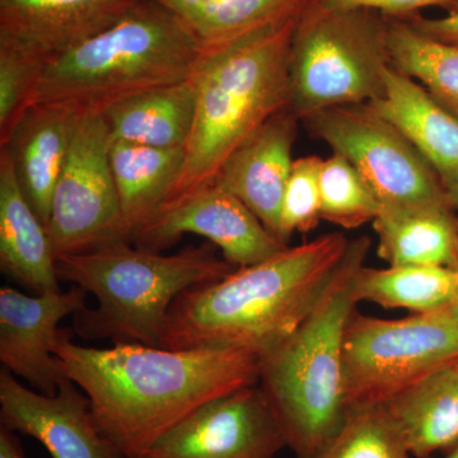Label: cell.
<instances>
[{
  "mask_svg": "<svg viewBox=\"0 0 458 458\" xmlns=\"http://www.w3.org/2000/svg\"><path fill=\"white\" fill-rule=\"evenodd\" d=\"M406 21L421 35L458 47V8L450 12L445 17L414 16Z\"/></svg>",
  "mask_w": 458,
  "mask_h": 458,
  "instance_id": "cell-32",
  "label": "cell"
},
{
  "mask_svg": "<svg viewBox=\"0 0 458 458\" xmlns=\"http://www.w3.org/2000/svg\"><path fill=\"white\" fill-rule=\"evenodd\" d=\"M319 2L331 7L376 12L394 20H409L418 16V12L427 7H443L450 9V12L458 8V0H319Z\"/></svg>",
  "mask_w": 458,
  "mask_h": 458,
  "instance_id": "cell-31",
  "label": "cell"
},
{
  "mask_svg": "<svg viewBox=\"0 0 458 458\" xmlns=\"http://www.w3.org/2000/svg\"><path fill=\"white\" fill-rule=\"evenodd\" d=\"M454 269L456 270L457 276H458V259L456 261V264H454ZM448 309L451 310V312L454 313V318L458 319V280H457V286H456V292H454V300H452V302L450 304V307Z\"/></svg>",
  "mask_w": 458,
  "mask_h": 458,
  "instance_id": "cell-35",
  "label": "cell"
},
{
  "mask_svg": "<svg viewBox=\"0 0 458 458\" xmlns=\"http://www.w3.org/2000/svg\"><path fill=\"white\" fill-rule=\"evenodd\" d=\"M447 197L450 199L452 207L458 216V167L456 170L448 174L445 179L442 180Z\"/></svg>",
  "mask_w": 458,
  "mask_h": 458,
  "instance_id": "cell-34",
  "label": "cell"
},
{
  "mask_svg": "<svg viewBox=\"0 0 458 458\" xmlns=\"http://www.w3.org/2000/svg\"><path fill=\"white\" fill-rule=\"evenodd\" d=\"M198 90L194 80L147 90L104 114L111 140L140 146L185 148L194 126Z\"/></svg>",
  "mask_w": 458,
  "mask_h": 458,
  "instance_id": "cell-22",
  "label": "cell"
},
{
  "mask_svg": "<svg viewBox=\"0 0 458 458\" xmlns=\"http://www.w3.org/2000/svg\"><path fill=\"white\" fill-rule=\"evenodd\" d=\"M104 114H83L57 180L47 229L55 259L128 242Z\"/></svg>",
  "mask_w": 458,
  "mask_h": 458,
  "instance_id": "cell-10",
  "label": "cell"
},
{
  "mask_svg": "<svg viewBox=\"0 0 458 458\" xmlns=\"http://www.w3.org/2000/svg\"><path fill=\"white\" fill-rule=\"evenodd\" d=\"M372 241H351L345 258L309 318L291 336L260 357L264 391L286 447L312 458L339 432L348 415L344 396L343 346L346 325L357 310L355 276Z\"/></svg>",
  "mask_w": 458,
  "mask_h": 458,
  "instance_id": "cell-4",
  "label": "cell"
},
{
  "mask_svg": "<svg viewBox=\"0 0 458 458\" xmlns=\"http://www.w3.org/2000/svg\"><path fill=\"white\" fill-rule=\"evenodd\" d=\"M454 267L397 265L358 270L354 282L357 302L378 304L387 310L411 313L441 311L450 307L457 286Z\"/></svg>",
  "mask_w": 458,
  "mask_h": 458,
  "instance_id": "cell-25",
  "label": "cell"
},
{
  "mask_svg": "<svg viewBox=\"0 0 458 458\" xmlns=\"http://www.w3.org/2000/svg\"><path fill=\"white\" fill-rule=\"evenodd\" d=\"M387 20L391 66L423 84L458 117V47L421 35L406 20Z\"/></svg>",
  "mask_w": 458,
  "mask_h": 458,
  "instance_id": "cell-26",
  "label": "cell"
},
{
  "mask_svg": "<svg viewBox=\"0 0 458 458\" xmlns=\"http://www.w3.org/2000/svg\"><path fill=\"white\" fill-rule=\"evenodd\" d=\"M384 408L412 458H432L458 445V364L436 370Z\"/></svg>",
  "mask_w": 458,
  "mask_h": 458,
  "instance_id": "cell-21",
  "label": "cell"
},
{
  "mask_svg": "<svg viewBox=\"0 0 458 458\" xmlns=\"http://www.w3.org/2000/svg\"><path fill=\"white\" fill-rule=\"evenodd\" d=\"M300 122L291 108L274 114L228 157L214 180L240 199L278 240L280 209L294 162L292 150Z\"/></svg>",
  "mask_w": 458,
  "mask_h": 458,
  "instance_id": "cell-16",
  "label": "cell"
},
{
  "mask_svg": "<svg viewBox=\"0 0 458 458\" xmlns=\"http://www.w3.org/2000/svg\"><path fill=\"white\" fill-rule=\"evenodd\" d=\"M83 114L60 104L32 105L0 150L7 153L18 185L45 225L50 218L57 180Z\"/></svg>",
  "mask_w": 458,
  "mask_h": 458,
  "instance_id": "cell-17",
  "label": "cell"
},
{
  "mask_svg": "<svg viewBox=\"0 0 458 458\" xmlns=\"http://www.w3.org/2000/svg\"><path fill=\"white\" fill-rule=\"evenodd\" d=\"M319 200L321 218L343 229L373 223L381 212L379 201L360 172L337 153L322 162Z\"/></svg>",
  "mask_w": 458,
  "mask_h": 458,
  "instance_id": "cell-27",
  "label": "cell"
},
{
  "mask_svg": "<svg viewBox=\"0 0 458 458\" xmlns=\"http://www.w3.org/2000/svg\"><path fill=\"white\" fill-rule=\"evenodd\" d=\"M324 159L307 156L294 159L280 209L279 240L288 245L295 233L318 227L321 218L319 171Z\"/></svg>",
  "mask_w": 458,
  "mask_h": 458,
  "instance_id": "cell-29",
  "label": "cell"
},
{
  "mask_svg": "<svg viewBox=\"0 0 458 458\" xmlns=\"http://www.w3.org/2000/svg\"><path fill=\"white\" fill-rule=\"evenodd\" d=\"M174 14L203 51L300 16L315 0H155Z\"/></svg>",
  "mask_w": 458,
  "mask_h": 458,
  "instance_id": "cell-24",
  "label": "cell"
},
{
  "mask_svg": "<svg viewBox=\"0 0 458 458\" xmlns=\"http://www.w3.org/2000/svg\"><path fill=\"white\" fill-rule=\"evenodd\" d=\"M44 66L31 56L0 47V144L35 104Z\"/></svg>",
  "mask_w": 458,
  "mask_h": 458,
  "instance_id": "cell-30",
  "label": "cell"
},
{
  "mask_svg": "<svg viewBox=\"0 0 458 458\" xmlns=\"http://www.w3.org/2000/svg\"><path fill=\"white\" fill-rule=\"evenodd\" d=\"M141 0H0V47L47 65L120 20Z\"/></svg>",
  "mask_w": 458,
  "mask_h": 458,
  "instance_id": "cell-15",
  "label": "cell"
},
{
  "mask_svg": "<svg viewBox=\"0 0 458 458\" xmlns=\"http://www.w3.org/2000/svg\"><path fill=\"white\" fill-rule=\"evenodd\" d=\"M201 55L179 18L155 0H141L113 26L47 63L35 104L104 114L123 99L189 80Z\"/></svg>",
  "mask_w": 458,
  "mask_h": 458,
  "instance_id": "cell-5",
  "label": "cell"
},
{
  "mask_svg": "<svg viewBox=\"0 0 458 458\" xmlns=\"http://www.w3.org/2000/svg\"><path fill=\"white\" fill-rule=\"evenodd\" d=\"M59 280L95 295L98 309L74 315L86 340L161 346L172 304L192 286L218 282L236 267L205 243L174 255L132 249L122 242L56 258Z\"/></svg>",
  "mask_w": 458,
  "mask_h": 458,
  "instance_id": "cell-6",
  "label": "cell"
},
{
  "mask_svg": "<svg viewBox=\"0 0 458 458\" xmlns=\"http://www.w3.org/2000/svg\"><path fill=\"white\" fill-rule=\"evenodd\" d=\"M369 106L393 123L441 180L458 167V117L445 110L423 84L390 66L384 93Z\"/></svg>",
  "mask_w": 458,
  "mask_h": 458,
  "instance_id": "cell-19",
  "label": "cell"
},
{
  "mask_svg": "<svg viewBox=\"0 0 458 458\" xmlns=\"http://www.w3.org/2000/svg\"><path fill=\"white\" fill-rule=\"evenodd\" d=\"M87 292L74 285L68 292L29 295L0 289V361L3 369L21 377L33 390L55 394L68 381L55 346L60 321L86 306Z\"/></svg>",
  "mask_w": 458,
  "mask_h": 458,
  "instance_id": "cell-13",
  "label": "cell"
},
{
  "mask_svg": "<svg viewBox=\"0 0 458 458\" xmlns=\"http://www.w3.org/2000/svg\"><path fill=\"white\" fill-rule=\"evenodd\" d=\"M388 20L315 0L297 21L289 59V108L303 122L331 107L366 105L384 93L391 66Z\"/></svg>",
  "mask_w": 458,
  "mask_h": 458,
  "instance_id": "cell-7",
  "label": "cell"
},
{
  "mask_svg": "<svg viewBox=\"0 0 458 458\" xmlns=\"http://www.w3.org/2000/svg\"><path fill=\"white\" fill-rule=\"evenodd\" d=\"M0 458H27L14 432L4 427L0 428Z\"/></svg>",
  "mask_w": 458,
  "mask_h": 458,
  "instance_id": "cell-33",
  "label": "cell"
},
{
  "mask_svg": "<svg viewBox=\"0 0 458 458\" xmlns=\"http://www.w3.org/2000/svg\"><path fill=\"white\" fill-rule=\"evenodd\" d=\"M285 447L258 384L204 403L165 433L146 458H276Z\"/></svg>",
  "mask_w": 458,
  "mask_h": 458,
  "instance_id": "cell-11",
  "label": "cell"
},
{
  "mask_svg": "<svg viewBox=\"0 0 458 458\" xmlns=\"http://www.w3.org/2000/svg\"><path fill=\"white\" fill-rule=\"evenodd\" d=\"M0 420L40 442L51 458H122L98 429L89 397L71 379L55 394H44L3 369Z\"/></svg>",
  "mask_w": 458,
  "mask_h": 458,
  "instance_id": "cell-14",
  "label": "cell"
},
{
  "mask_svg": "<svg viewBox=\"0 0 458 458\" xmlns=\"http://www.w3.org/2000/svg\"><path fill=\"white\" fill-rule=\"evenodd\" d=\"M432 458H458V445H454V448H451L450 451L445 452V454H443L442 457Z\"/></svg>",
  "mask_w": 458,
  "mask_h": 458,
  "instance_id": "cell-36",
  "label": "cell"
},
{
  "mask_svg": "<svg viewBox=\"0 0 458 458\" xmlns=\"http://www.w3.org/2000/svg\"><path fill=\"white\" fill-rule=\"evenodd\" d=\"M183 234L207 238L234 267L259 264L288 247L240 199L214 182L165 207L132 242L138 249L161 252Z\"/></svg>",
  "mask_w": 458,
  "mask_h": 458,
  "instance_id": "cell-12",
  "label": "cell"
},
{
  "mask_svg": "<svg viewBox=\"0 0 458 458\" xmlns=\"http://www.w3.org/2000/svg\"><path fill=\"white\" fill-rule=\"evenodd\" d=\"M342 232L288 246L267 260L183 292L172 304L161 348L245 349L261 357L297 330L348 251Z\"/></svg>",
  "mask_w": 458,
  "mask_h": 458,
  "instance_id": "cell-2",
  "label": "cell"
},
{
  "mask_svg": "<svg viewBox=\"0 0 458 458\" xmlns=\"http://www.w3.org/2000/svg\"><path fill=\"white\" fill-rule=\"evenodd\" d=\"M55 255L47 225L18 185L7 153L0 150V269L35 294L59 292Z\"/></svg>",
  "mask_w": 458,
  "mask_h": 458,
  "instance_id": "cell-18",
  "label": "cell"
},
{
  "mask_svg": "<svg viewBox=\"0 0 458 458\" xmlns=\"http://www.w3.org/2000/svg\"><path fill=\"white\" fill-rule=\"evenodd\" d=\"M458 364V363H457Z\"/></svg>",
  "mask_w": 458,
  "mask_h": 458,
  "instance_id": "cell-37",
  "label": "cell"
},
{
  "mask_svg": "<svg viewBox=\"0 0 458 458\" xmlns=\"http://www.w3.org/2000/svg\"><path fill=\"white\" fill-rule=\"evenodd\" d=\"M300 16L203 51L191 75L198 102L185 164L164 209L213 183L238 147L289 108V59Z\"/></svg>",
  "mask_w": 458,
  "mask_h": 458,
  "instance_id": "cell-3",
  "label": "cell"
},
{
  "mask_svg": "<svg viewBox=\"0 0 458 458\" xmlns=\"http://www.w3.org/2000/svg\"><path fill=\"white\" fill-rule=\"evenodd\" d=\"M458 363V319L450 309L386 319L355 310L343 346L346 409L384 406L436 370Z\"/></svg>",
  "mask_w": 458,
  "mask_h": 458,
  "instance_id": "cell-8",
  "label": "cell"
},
{
  "mask_svg": "<svg viewBox=\"0 0 458 458\" xmlns=\"http://www.w3.org/2000/svg\"><path fill=\"white\" fill-rule=\"evenodd\" d=\"M312 458H412L384 406L349 410L333 439Z\"/></svg>",
  "mask_w": 458,
  "mask_h": 458,
  "instance_id": "cell-28",
  "label": "cell"
},
{
  "mask_svg": "<svg viewBox=\"0 0 458 458\" xmlns=\"http://www.w3.org/2000/svg\"><path fill=\"white\" fill-rule=\"evenodd\" d=\"M303 123L357 168L381 210L451 204L433 165L369 104L327 108Z\"/></svg>",
  "mask_w": 458,
  "mask_h": 458,
  "instance_id": "cell-9",
  "label": "cell"
},
{
  "mask_svg": "<svg viewBox=\"0 0 458 458\" xmlns=\"http://www.w3.org/2000/svg\"><path fill=\"white\" fill-rule=\"evenodd\" d=\"M62 328L55 355L89 399L93 418L122 458H146L165 433L204 403L259 384L260 357L236 348L143 344L90 348Z\"/></svg>",
  "mask_w": 458,
  "mask_h": 458,
  "instance_id": "cell-1",
  "label": "cell"
},
{
  "mask_svg": "<svg viewBox=\"0 0 458 458\" xmlns=\"http://www.w3.org/2000/svg\"><path fill=\"white\" fill-rule=\"evenodd\" d=\"M377 254L391 267H454L458 259V216L451 204L381 210L372 223Z\"/></svg>",
  "mask_w": 458,
  "mask_h": 458,
  "instance_id": "cell-23",
  "label": "cell"
},
{
  "mask_svg": "<svg viewBox=\"0 0 458 458\" xmlns=\"http://www.w3.org/2000/svg\"><path fill=\"white\" fill-rule=\"evenodd\" d=\"M110 164L129 241L164 209L185 164V148L111 140Z\"/></svg>",
  "mask_w": 458,
  "mask_h": 458,
  "instance_id": "cell-20",
  "label": "cell"
}]
</instances>
